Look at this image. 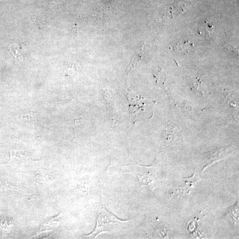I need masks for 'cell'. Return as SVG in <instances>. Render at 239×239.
<instances>
[{
	"instance_id": "1",
	"label": "cell",
	"mask_w": 239,
	"mask_h": 239,
	"mask_svg": "<svg viewBox=\"0 0 239 239\" xmlns=\"http://www.w3.org/2000/svg\"><path fill=\"white\" fill-rule=\"evenodd\" d=\"M119 221L117 217L106 210L103 204L97 216L96 226L90 235L96 237L102 232L109 233L112 229L113 224H116Z\"/></svg>"
},
{
	"instance_id": "2",
	"label": "cell",
	"mask_w": 239,
	"mask_h": 239,
	"mask_svg": "<svg viewBox=\"0 0 239 239\" xmlns=\"http://www.w3.org/2000/svg\"><path fill=\"white\" fill-rule=\"evenodd\" d=\"M127 172L133 173L136 174L139 179L140 185H146L149 187H152V183L153 180V177L151 176V174L149 172H142L137 171L135 169L129 170Z\"/></svg>"
},
{
	"instance_id": "3",
	"label": "cell",
	"mask_w": 239,
	"mask_h": 239,
	"mask_svg": "<svg viewBox=\"0 0 239 239\" xmlns=\"http://www.w3.org/2000/svg\"><path fill=\"white\" fill-rule=\"evenodd\" d=\"M191 44L188 42H184L179 43L176 44L175 48L178 51L185 53L188 52L191 49Z\"/></svg>"
},
{
	"instance_id": "4",
	"label": "cell",
	"mask_w": 239,
	"mask_h": 239,
	"mask_svg": "<svg viewBox=\"0 0 239 239\" xmlns=\"http://www.w3.org/2000/svg\"><path fill=\"white\" fill-rule=\"evenodd\" d=\"M23 119L26 121L30 122L31 121H33L35 119L34 114H32L31 113H29V114H26L24 117H23Z\"/></svg>"
}]
</instances>
